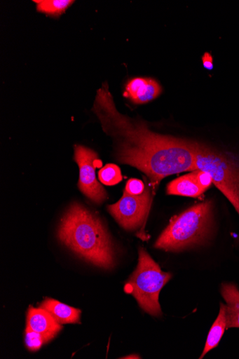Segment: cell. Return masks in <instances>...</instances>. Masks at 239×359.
I'll list each match as a JSON object with an SVG mask.
<instances>
[{
	"instance_id": "7a4b0ae2",
	"label": "cell",
	"mask_w": 239,
	"mask_h": 359,
	"mask_svg": "<svg viewBox=\"0 0 239 359\" xmlns=\"http://www.w3.org/2000/svg\"><path fill=\"white\" fill-rule=\"evenodd\" d=\"M60 240L92 264L107 270L116 262L114 242L100 219L83 206L75 203L61 219Z\"/></svg>"
},
{
	"instance_id": "277c9868",
	"label": "cell",
	"mask_w": 239,
	"mask_h": 359,
	"mask_svg": "<svg viewBox=\"0 0 239 359\" xmlns=\"http://www.w3.org/2000/svg\"><path fill=\"white\" fill-rule=\"evenodd\" d=\"M196 170L208 172L239 215V157L234 153L195 141Z\"/></svg>"
},
{
	"instance_id": "ffe728a7",
	"label": "cell",
	"mask_w": 239,
	"mask_h": 359,
	"mask_svg": "<svg viewBox=\"0 0 239 359\" xmlns=\"http://www.w3.org/2000/svg\"><path fill=\"white\" fill-rule=\"evenodd\" d=\"M124 358H140V357L138 355H129V356L125 357Z\"/></svg>"
},
{
	"instance_id": "e0dca14e",
	"label": "cell",
	"mask_w": 239,
	"mask_h": 359,
	"mask_svg": "<svg viewBox=\"0 0 239 359\" xmlns=\"http://www.w3.org/2000/svg\"><path fill=\"white\" fill-rule=\"evenodd\" d=\"M192 174L196 183L205 191L213 184L212 177L208 172L197 170L193 171Z\"/></svg>"
},
{
	"instance_id": "5bb4252c",
	"label": "cell",
	"mask_w": 239,
	"mask_h": 359,
	"mask_svg": "<svg viewBox=\"0 0 239 359\" xmlns=\"http://www.w3.org/2000/svg\"><path fill=\"white\" fill-rule=\"evenodd\" d=\"M39 13L58 18L75 2L73 0H35Z\"/></svg>"
},
{
	"instance_id": "5b68a950",
	"label": "cell",
	"mask_w": 239,
	"mask_h": 359,
	"mask_svg": "<svg viewBox=\"0 0 239 359\" xmlns=\"http://www.w3.org/2000/svg\"><path fill=\"white\" fill-rule=\"evenodd\" d=\"M139 254L138 266L128 280L125 289L145 312L160 316V292L172 275L162 271L144 248H141Z\"/></svg>"
},
{
	"instance_id": "ba28073f",
	"label": "cell",
	"mask_w": 239,
	"mask_h": 359,
	"mask_svg": "<svg viewBox=\"0 0 239 359\" xmlns=\"http://www.w3.org/2000/svg\"><path fill=\"white\" fill-rule=\"evenodd\" d=\"M161 93L162 87L155 79L136 77L128 81L123 95L133 104L139 105L156 100Z\"/></svg>"
},
{
	"instance_id": "4fadbf2b",
	"label": "cell",
	"mask_w": 239,
	"mask_h": 359,
	"mask_svg": "<svg viewBox=\"0 0 239 359\" xmlns=\"http://www.w3.org/2000/svg\"><path fill=\"white\" fill-rule=\"evenodd\" d=\"M226 305L221 304L219 316L212 326L206 345H205L203 353L199 357L200 359L206 355L211 350L218 346L226 330Z\"/></svg>"
},
{
	"instance_id": "9c48e42d",
	"label": "cell",
	"mask_w": 239,
	"mask_h": 359,
	"mask_svg": "<svg viewBox=\"0 0 239 359\" xmlns=\"http://www.w3.org/2000/svg\"><path fill=\"white\" fill-rule=\"evenodd\" d=\"M27 328L54 339L62 330V326L46 309L30 306L27 315Z\"/></svg>"
},
{
	"instance_id": "d6986e66",
	"label": "cell",
	"mask_w": 239,
	"mask_h": 359,
	"mask_svg": "<svg viewBox=\"0 0 239 359\" xmlns=\"http://www.w3.org/2000/svg\"><path fill=\"white\" fill-rule=\"evenodd\" d=\"M202 62L203 67L209 71L214 69L213 57L210 53H205L202 56Z\"/></svg>"
},
{
	"instance_id": "2e32d148",
	"label": "cell",
	"mask_w": 239,
	"mask_h": 359,
	"mask_svg": "<svg viewBox=\"0 0 239 359\" xmlns=\"http://www.w3.org/2000/svg\"><path fill=\"white\" fill-rule=\"evenodd\" d=\"M53 339L51 337L43 336L29 328H26L25 344L30 351H39L43 344H47Z\"/></svg>"
},
{
	"instance_id": "8992f818",
	"label": "cell",
	"mask_w": 239,
	"mask_h": 359,
	"mask_svg": "<svg viewBox=\"0 0 239 359\" xmlns=\"http://www.w3.org/2000/svg\"><path fill=\"white\" fill-rule=\"evenodd\" d=\"M153 194L149 185H146L144 192L139 196L130 195L124 191L121 199L108 206V210L125 231L139 230L148 217Z\"/></svg>"
},
{
	"instance_id": "7c38bea8",
	"label": "cell",
	"mask_w": 239,
	"mask_h": 359,
	"mask_svg": "<svg viewBox=\"0 0 239 359\" xmlns=\"http://www.w3.org/2000/svg\"><path fill=\"white\" fill-rule=\"evenodd\" d=\"M204 192L196 183L192 172L170 182L167 187L168 194L187 198H198Z\"/></svg>"
},
{
	"instance_id": "30bf717a",
	"label": "cell",
	"mask_w": 239,
	"mask_h": 359,
	"mask_svg": "<svg viewBox=\"0 0 239 359\" xmlns=\"http://www.w3.org/2000/svg\"><path fill=\"white\" fill-rule=\"evenodd\" d=\"M221 292L226 302V330L239 328V290L234 284L224 283Z\"/></svg>"
},
{
	"instance_id": "6da1fadb",
	"label": "cell",
	"mask_w": 239,
	"mask_h": 359,
	"mask_svg": "<svg viewBox=\"0 0 239 359\" xmlns=\"http://www.w3.org/2000/svg\"><path fill=\"white\" fill-rule=\"evenodd\" d=\"M93 111L114 142L116 161L144 173L153 192L164 178L196 170L195 141L156 133L144 121L121 114L107 83L97 90Z\"/></svg>"
},
{
	"instance_id": "8fae6325",
	"label": "cell",
	"mask_w": 239,
	"mask_h": 359,
	"mask_svg": "<svg viewBox=\"0 0 239 359\" xmlns=\"http://www.w3.org/2000/svg\"><path fill=\"white\" fill-rule=\"evenodd\" d=\"M40 307L50 312L60 324L80 323L81 322V310L57 301L47 299L41 304Z\"/></svg>"
},
{
	"instance_id": "3957f363",
	"label": "cell",
	"mask_w": 239,
	"mask_h": 359,
	"mask_svg": "<svg viewBox=\"0 0 239 359\" xmlns=\"http://www.w3.org/2000/svg\"><path fill=\"white\" fill-rule=\"evenodd\" d=\"M213 228V204L196 205L170 221L154 245L156 249L181 252L206 243Z\"/></svg>"
},
{
	"instance_id": "52a82bcc",
	"label": "cell",
	"mask_w": 239,
	"mask_h": 359,
	"mask_svg": "<svg viewBox=\"0 0 239 359\" xmlns=\"http://www.w3.org/2000/svg\"><path fill=\"white\" fill-rule=\"evenodd\" d=\"M74 159L80 170L78 187L90 201L101 204L108 198V194L96 178L95 169L101 168L102 161L97 153L82 145L74 147Z\"/></svg>"
},
{
	"instance_id": "ac0fdd59",
	"label": "cell",
	"mask_w": 239,
	"mask_h": 359,
	"mask_svg": "<svg viewBox=\"0 0 239 359\" xmlns=\"http://www.w3.org/2000/svg\"><path fill=\"white\" fill-rule=\"evenodd\" d=\"M145 189L146 185L142 180L130 179L126 183L125 191L130 195L139 196L142 194Z\"/></svg>"
},
{
	"instance_id": "9a60e30c",
	"label": "cell",
	"mask_w": 239,
	"mask_h": 359,
	"mask_svg": "<svg viewBox=\"0 0 239 359\" xmlns=\"http://www.w3.org/2000/svg\"><path fill=\"white\" fill-rule=\"evenodd\" d=\"M98 177L102 184L107 186L116 185L123 179L120 168L114 164L102 168L98 172Z\"/></svg>"
}]
</instances>
